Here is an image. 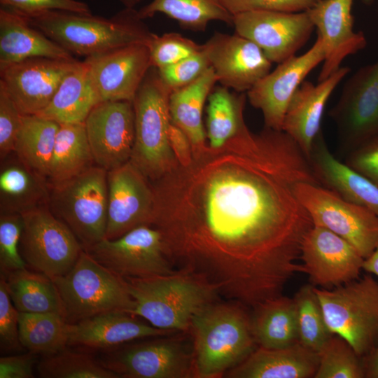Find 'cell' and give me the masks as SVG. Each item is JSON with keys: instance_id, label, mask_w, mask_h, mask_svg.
Here are the masks:
<instances>
[{"instance_id": "obj_15", "label": "cell", "mask_w": 378, "mask_h": 378, "mask_svg": "<svg viewBox=\"0 0 378 378\" xmlns=\"http://www.w3.org/2000/svg\"><path fill=\"white\" fill-rule=\"evenodd\" d=\"M300 258L301 272L308 275L311 284L327 289L358 279L364 262L346 239L314 225L302 240Z\"/></svg>"}, {"instance_id": "obj_19", "label": "cell", "mask_w": 378, "mask_h": 378, "mask_svg": "<svg viewBox=\"0 0 378 378\" xmlns=\"http://www.w3.org/2000/svg\"><path fill=\"white\" fill-rule=\"evenodd\" d=\"M330 115L346 143L363 144L378 134V59L347 79Z\"/></svg>"}, {"instance_id": "obj_6", "label": "cell", "mask_w": 378, "mask_h": 378, "mask_svg": "<svg viewBox=\"0 0 378 378\" xmlns=\"http://www.w3.org/2000/svg\"><path fill=\"white\" fill-rule=\"evenodd\" d=\"M52 280L69 323L112 311L129 313L135 306L127 280L85 249L69 272Z\"/></svg>"}, {"instance_id": "obj_12", "label": "cell", "mask_w": 378, "mask_h": 378, "mask_svg": "<svg viewBox=\"0 0 378 378\" xmlns=\"http://www.w3.org/2000/svg\"><path fill=\"white\" fill-rule=\"evenodd\" d=\"M99 361L120 377H194L193 354L180 339L164 337L108 350Z\"/></svg>"}, {"instance_id": "obj_35", "label": "cell", "mask_w": 378, "mask_h": 378, "mask_svg": "<svg viewBox=\"0 0 378 378\" xmlns=\"http://www.w3.org/2000/svg\"><path fill=\"white\" fill-rule=\"evenodd\" d=\"M59 124L38 115H23L15 143L16 155L48 178Z\"/></svg>"}, {"instance_id": "obj_44", "label": "cell", "mask_w": 378, "mask_h": 378, "mask_svg": "<svg viewBox=\"0 0 378 378\" xmlns=\"http://www.w3.org/2000/svg\"><path fill=\"white\" fill-rule=\"evenodd\" d=\"M22 114L5 88L0 85V158L5 160L14 152Z\"/></svg>"}, {"instance_id": "obj_9", "label": "cell", "mask_w": 378, "mask_h": 378, "mask_svg": "<svg viewBox=\"0 0 378 378\" xmlns=\"http://www.w3.org/2000/svg\"><path fill=\"white\" fill-rule=\"evenodd\" d=\"M21 216L20 249L27 266L52 279L69 272L83 248L68 226L52 214L48 204Z\"/></svg>"}, {"instance_id": "obj_45", "label": "cell", "mask_w": 378, "mask_h": 378, "mask_svg": "<svg viewBox=\"0 0 378 378\" xmlns=\"http://www.w3.org/2000/svg\"><path fill=\"white\" fill-rule=\"evenodd\" d=\"M19 311L11 301L5 278H0V347L1 351H18L22 348L19 339Z\"/></svg>"}, {"instance_id": "obj_27", "label": "cell", "mask_w": 378, "mask_h": 378, "mask_svg": "<svg viewBox=\"0 0 378 378\" xmlns=\"http://www.w3.org/2000/svg\"><path fill=\"white\" fill-rule=\"evenodd\" d=\"M309 160L319 181L328 188L378 216V186L335 158L328 149L321 132L314 141Z\"/></svg>"}, {"instance_id": "obj_37", "label": "cell", "mask_w": 378, "mask_h": 378, "mask_svg": "<svg viewBox=\"0 0 378 378\" xmlns=\"http://www.w3.org/2000/svg\"><path fill=\"white\" fill-rule=\"evenodd\" d=\"M246 93H232L218 86L208 97L206 135L208 145L217 148L234 136L244 122Z\"/></svg>"}, {"instance_id": "obj_7", "label": "cell", "mask_w": 378, "mask_h": 378, "mask_svg": "<svg viewBox=\"0 0 378 378\" xmlns=\"http://www.w3.org/2000/svg\"><path fill=\"white\" fill-rule=\"evenodd\" d=\"M107 172L93 165L69 179L49 183L50 209L68 226L85 250L105 238Z\"/></svg>"}, {"instance_id": "obj_20", "label": "cell", "mask_w": 378, "mask_h": 378, "mask_svg": "<svg viewBox=\"0 0 378 378\" xmlns=\"http://www.w3.org/2000/svg\"><path fill=\"white\" fill-rule=\"evenodd\" d=\"M78 61L34 57L0 70L1 85L22 115H37L50 103Z\"/></svg>"}, {"instance_id": "obj_49", "label": "cell", "mask_w": 378, "mask_h": 378, "mask_svg": "<svg viewBox=\"0 0 378 378\" xmlns=\"http://www.w3.org/2000/svg\"><path fill=\"white\" fill-rule=\"evenodd\" d=\"M35 354L29 352L1 357L0 378H33Z\"/></svg>"}, {"instance_id": "obj_48", "label": "cell", "mask_w": 378, "mask_h": 378, "mask_svg": "<svg viewBox=\"0 0 378 378\" xmlns=\"http://www.w3.org/2000/svg\"><path fill=\"white\" fill-rule=\"evenodd\" d=\"M347 164L378 186V134L363 143Z\"/></svg>"}, {"instance_id": "obj_25", "label": "cell", "mask_w": 378, "mask_h": 378, "mask_svg": "<svg viewBox=\"0 0 378 378\" xmlns=\"http://www.w3.org/2000/svg\"><path fill=\"white\" fill-rule=\"evenodd\" d=\"M34 57L75 60L73 55L33 27L22 14L0 8V70Z\"/></svg>"}, {"instance_id": "obj_50", "label": "cell", "mask_w": 378, "mask_h": 378, "mask_svg": "<svg viewBox=\"0 0 378 378\" xmlns=\"http://www.w3.org/2000/svg\"><path fill=\"white\" fill-rule=\"evenodd\" d=\"M171 148L181 165L188 164L192 159L191 142L187 134L172 121L168 132Z\"/></svg>"}, {"instance_id": "obj_13", "label": "cell", "mask_w": 378, "mask_h": 378, "mask_svg": "<svg viewBox=\"0 0 378 378\" xmlns=\"http://www.w3.org/2000/svg\"><path fill=\"white\" fill-rule=\"evenodd\" d=\"M235 33L255 43L273 63L295 55L315 27L306 11L252 10L233 15Z\"/></svg>"}, {"instance_id": "obj_23", "label": "cell", "mask_w": 378, "mask_h": 378, "mask_svg": "<svg viewBox=\"0 0 378 378\" xmlns=\"http://www.w3.org/2000/svg\"><path fill=\"white\" fill-rule=\"evenodd\" d=\"M350 71L348 66H341L316 85L304 80L289 103L282 130L298 144L308 159L314 141L321 133V124L327 102Z\"/></svg>"}, {"instance_id": "obj_53", "label": "cell", "mask_w": 378, "mask_h": 378, "mask_svg": "<svg viewBox=\"0 0 378 378\" xmlns=\"http://www.w3.org/2000/svg\"><path fill=\"white\" fill-rule=\"evenodd\" d=\"M142 0H120L125 8H134Z\"/></svg>"}, {"instance_id": "obj_41", "label": "cell", "mask_w": 378, "mask_h": 378, "mask_svg": "<svg viewBox=\"0 0 378 378\" xmlns=\"http://www.w3.org/2000/svg\"><path fill=\"white\" fill-rule=\"evenodd\" d=\"M153 67L161 69L173 64L202 49V45L176 33L154 34L148 44Z\"/></svg>"}, {"instance_id": "obj_47", "label": "cell", "mask_w": 378, "mask_h": 378, "mask_svg": "<svg viewBox=\"0 0 378 378\" xmlns=\"http://www.w3.org/2000/svg\"><path fill=\"white\" fill-rule=\"evenodd\" d=\"M0 4L24 15L48 10L92 14L88 4L78 0H0Z\"/></svg>"}, {"instance_id": "obj_21", "label": "cell", "mask_w": 378, "mask_h": 378, "mask_svg": "<svg viewBox=\"0 0 378 378\" xmlns=\"http://www.w3.org/2000/svg\"><path fill=\"white\" fill-rule=\"evenodd\" d=\"M220 85L246 93L271 69L272 62L253 41L237 34L215 32L203 44Z\"/></svg>"}, {"instance_id": "obj_26", "label": "cell", "mask_w": 378, "mask_h": 378, "mask_svg": "<svg viewBox=\"0 0 378 378\" xmlns=\"http://www.w3.org/2000/svg\"><path fill=\"white\" fill-rule=\"evenodd\" d=\"M318 365V353L300 342L281 349L257 347L225 373L233 378H309Z\"/></svg>"}, {"instance_id": "obj_40", "label": "cell", "mask_w": 378, "mask_h": 378, "mask_svg": "<svg viewBox=\"0 0 378 378\" xmlns=\"http://www.w3.org/2000/svg\"><path fill=\"white\" fill-rule=\"evenodd\" d=\"M318 365L314 378L365 377L364 366L350 344L332 335L318 352Z\"/></svg>"}, {"instance_id": "obj_18", "label": "cell", "mask_w": 378, "mask_h": 378, "mask_svg": "<svg viewBox=\"0 0 378 378\" xmlns=\"http://www.w3.org/2000/svg\"><path fill=\"white\" fill-rule=\"evenodd\" d=\"M92 84L99 99L133 102L153 67L148 45L131 44L85 57Z\"/></svg>"}, {"instance_id": "obj_16", "label": "cell", "mask_w": 378, "mask_h": 378, "mask_svg": "<svg viewBox=\"0 0 378 378\" xmlns=\"http://www.w3.org/2000/svg\"><path fill=\"white\" fill-rule=\"evenodd\" d=\"M108 220L105 238L117 239L151 225L155 195L150 181L130 160L107 172Z\"/></svg>"}, {"instance_id": "obj_52", "label": "cell", "mask_w": 378, "mask_h": 378, "mask_svg": "<svg viewBox=\"0 0 378 378\" xmlns=\"http://www.w3.org/2000/svg\"><path fill=\"white\" fill-rule=\"evenodd\" d=\"M363 270L368 274H372L378 276V244L373 252L364 259Z\"/></svg>"}, {"instance_id": "obj_24", "label": "cell", "mask_w": 378, "mask_h": 378, "mask_svg": "<svg viewBox=\"0 0 378 378\" xmlns=\"http://www.w3.org/2000/svg\"><path fill=\"white\" fill-rule=\"evenodd\" d=\"M124 311H112L71 323L69 345L111 350L126 342L171 335L174 331L157 328Z\"/></svg>"}, {"instance_id": "obj_54", "label": "cell", "mask_w": 378, "mask_h": 378, "mask_svg": "<svg viewBox=\"0 0 378 378\" xmlns=\"http://www.w3.org/2000/svg\"><path fill=\"white\" fill-rule=\"evenodd\" d=\"M362 1L365 4H370L372 1V0H362Z\"/></svg>"}, {"instance_id": "obj_46", "label": "cell", "mask_w": 378, "mask_h": 378, "mask_svg": "<svg viewBox=\"0 0 378 378\" xmlns=\"http://www.w3.org/2000/svg\"><path fill=\"white\" fill-rule=\"evenodd\" d=\"M319 0H222L232 15L252 11L302 12L314 6Z\"/></svg>"}, {"instance_id": "obj_5", "label": "cell", "mask_w": 378, "mask_h": 378, "mask_svg": "<svg viewBox=\"0 0 378 378\" xmlns=\"http://www.w3.org/2000/svg\"><path fill=\"white\" fill-rule=\"evenodd\" d=\"M170 93L158 69L152 67L133 100L135 137L130 161L150 182L160 178L178 164L168 136L172 122L169 108Z\"/></svg>"}, {"instance_id": "obj_42", "label": "cell", "mask_w": 378, "mask_h": 378, "mask_svg": "<svg viewBox=\"0 0 378 378\" xmlns=\"http://www.w3.org/2000/svg\"><path fill=\"white\" fill-rule=\"evenodd\" d=\"M23 226L19 214H1L0 216V269L1 274L27 267L20 249Z\"/></svg>"}, {"instance_id": "obj_10", "label": "cell", "mask_w": 378, "mask_h": 378, "mask_svg": "<svg viewBox=\"0 0 378 378\" xmlns=\"http://www.w3.org/2000/svg\"><path fill=\"white\" fill-rule=\"evenodd\" d=\"M297 197L314 225L325 227L351 244L365 259L378 244V216L318 183L301 182Z\"/></svg>"}, {"instance_id": "obj_51", "label": "cell", "mask_w": 378, "mask_h": 378, "mask_svg": "<svg viewBox=\"0 0 378 378\" xmlns=\"http://www.w3.org/2000/svg\"><path fill=\"white\" fill-rule=\"evenodd\" d=\"M365 377L378 378V346L370 353L366 364L364 366Z\"/></svg>"}, {"instance_id": "obj_2", "label": "cell", "mask_w": 378, "mask_h": 378, "mask_svg": "<svg viewBox=\"0 0 378 378\" xmlns=\"http://www.w3.org/2000/svg\"><path fill=\"white\" fill-rule=\"evenodd\" d=\"M24 16L71 55L85 57L131 44L148 45L154 35L134 8L125 7L111 18L62 10Z\"/></svg>"}, {"instance_id": "obj_39", "label": "cell", "mask_w": 378, "mask_h": 378, "mask_svg": "<svg viewBox=\"0 0 378 378\" xmlns=\"http://www.w3.org/2000/svg\"><path fill=\"white\" fill-rule=\"evenodd\" d=\"M36 369L39 377L43 378H119L99 360L66 348L54 354L44 356Z\"/></svg>"}, {"instance_id": "obj_22", "label": "cell", "mask_w": 378, "mask_h": 378, "mask_svg": "<svg viewBox=\"0 0 378 378\" xmlns=\"http://www.w3.org/2000/svg\"><path fill=\"white\" fill-rule=\"evenodd\" d=\"M353 3L354 0H319L307 10L324 46L325 59L318 82L337 71L346 57L367 45L363 32L354 29Z\"/></svg>"}, {"instance_id": "obj_14", "label": "cell", "mask_w": 378, "mask_h": 378, "mask_svg": "<svg viewBox=\"0 0 378 378\" xmlns=\"http://www.w3.org/2000/svg\"><path fill=\"white\" fill-rule=\"evenodd\" d=\"M324 59L323 43L317 35L307 51L278 64L246 92L251 105L262 112L265 127L282 130L284 118L293 96L307 76Z\"/></svg>"}, {"instance_id": "obj_3", "label": "cell", "mask_w": 378, "mask_h": 378, "mask_svg": "<svg viewBox=\"0 0 378 378\" xmlns=\"http://www.w3.org/2000/svg\"><path fill=\"white\" fill-rule=\"evenodd\" d=\"M194 377L225 374L242 362L257 345L251 316L237 304L212 302L192 318Z\"/></svg>"}, {"instance_id": "obj_29", "label": "cell", "mask_w": 378, "mask_h": 378, "mask_svg": "<svg viewBox=\"0 0 378 378\" xmlns=\"http://www.w3.org/2000/svg\"><path fill=\"white\" fill-rule=\"evenodd\" d=\"M99 102L86 62L78 61L63 78L48 105L37 115L59 124L84 122Z\"/></svg>"}, {"instance_id": "obj_4", "label": "cell", "mask_w": 378, "mask_h": 378, "mask_svg": "<svg viewBox=\"0 0 378 378\" xmlns=\"http://www.w3.org/2000/svg\"><path fill=\"white\" fill-rule=\"evenodd\" d=\"M130 293L135 302L130 314L166 330H189L192 316L214 302L217 289L197 274L181 269L148 278H128Z\"/></svg>"}, {"instance_id": "obj_36", "label": "cell", "mask_w": 378, "mask_h": 378, "mask_svg": "<svg viewBox=\"0 0 378 378\" xmlns=\"http://www.w3.org/2000/svg\"><path fill=\"white\" fill-rule=\"evenodd\" d=\"M71 323L58 314H19V339L35 354H54L69 345Z\"/></svg>"}, {"instance_id": "obj_43", "label": "cell", "mask_w": 378, "mask_h": 378, "mask_svg": "<svg viewBox=\"0 0 378 378\" xmlns=\"http://www.w3.org/2000/svg\"><path fill=\"white\" fill-rule=\"evenodd\" d=\"M211 66L204 50L173 64L157 69L160 77L171 92L183 88L198 78Z\"/></svg>"}, {"instance_id": "obj_38", "label": "cell", "mask_w": 378, "mask_h": 378, "mask_svg": "<svg viewBox=\"0 0 378 378\" xmlns=\"http://www.w3.org/2000/svg\"><path fill=\"white\" fill-rule=\"evenodd\" d=\"M293 299L297 312L299 342L318 353L334 334L327 326L314 286H302Z\"/></svg>"}, {"instance_id": "obj_17", "label": "cell", "mask_w": 378, "mask_h": 378, "mask_svg": "<svg viewBox=\"0 0 378 378\" xmlns=\"http://www.w3.org/2000/svg\"><path fill=\"white\" fill-rule=\"evenodd\" d=\"M84 122L96 165L109 171L130 160L135 137L133 102H101Z\"/></svg>"}, {"instance_id": "obj_28", "label": "cell", "mask_w": 378, "mask_h": 378, "mask_svg": "<svg viewBox=\"0 0 378 378\" xmlns=\"http://www.w3.org/2000/svg\"><path fill=\"white\" fill-rule=\"evenodd\" d=\"M16 155L4 162L0 172L1 214H19L48 204L50 186Z\"/></svg>"}, {"instance_id": "obj_1", "label": "cell", "mask_w": 378, "mask_h": 378, "mask_svg": "<svg viewBox=\"0 0 378 378\" xmlns=\"http://www.w3.org/2000/svg\"><path fill=\"white\" fill-rule=\"evenodd\" d=\"M301 182L321 183L298 144L244 121L222 146L192 149L188 164L150 182L151 226L173 265L255 307L302 271L296 260L313 222L295 192Z\"/></svg>"}, {"instance_id": "obj_30", "label": "cell", "mask_w": 378, "mask_h": 378, "mask_svg": "<svg viewBox=\"0 0 378 378\" xmlns=\"http://www.w3.org/2000/svg\"><path fill=\"white\" fill-rule=\"evenodd\" d=\"M254 308L251 316L256 344L266 349H281L299 342L295 300L282 295L267 299Z\"/></svg>"}, {"instance_id": "obj_31", "label": "cell", "mask_w": 378, "mask_h": 378, "mask_svg": "<svg viewBox=\"0 0 378 378\" xmlns=\"http://www.w3.org/2000/svg\"><path fill=\"white\" fill-rule=\"evenodd\" d=\"M217 82L215 72L210 66L193 82L170 93L171 120L187 134L192 149L207 144L202 121L203 109Z\"/></svg>"}, {"instance_id": "obj_33", "label": "cell", "mask_w": 378, "mask_h": 378, "mask_svg": "<svg viewBox=\"0 0 378 378\" xmlns=\"http://www.w3.org/2000/svg\"><path fill=\"white\" fill-rule=\"evenodd\" d=\"M93 163L85 122L59 124L48 176L49 183L69 179Z\"/></svg>"}, {"instance_id": "obj_34", "label": "cell", "mask_w": 378, "mask_h": 378, "mask_svg": "<svg viewBox=\"0 0 378 378\" xmlns=\"http://www.w3.org/2000/svg\"><path fill=\"white\" fill-rule=\"evenodd\" d=\"M137 12L143 20L158 13L164 14L182 28L194 31H204L211 21L232 25L233 20L222 0H153Z\"/></svg>"}, {"instance_id": "obj_32", "label": "cell", "mask_w": 378, "mask_h": 378, "mask_svg": "<svg viewBox=\"0 0 378 378\" xmlns=\"http://www.w3.org/2000/svg\"><path fill=\"white\" fill-rule=\"evenodd\" d=\"M1 275L5 278L11 301L20 312L55 313L65 318L57 288L47 275L27 267Z\"/></svg>"}, {"instance_id": "obj_11", "label": "cell", "mask_w": 378, "mask_h": 378, "mask_svg": "<svg viewBox=\"0 0 378 378\" xmlns=\"http://www.w3.org/2000/svg\"><path fill=\"white\" fill-rule=\"evenodd\" d=\"M85 251L100 264L124 279L148 278L175 272L160 232L141 225L114 239H104Z\"/></svg>"}, {"instance_id": "obj_8", "label": "cell", "mask_w": 378, "mask_h": 378, "mask_svg": "<svg viewBox=\"0 0 378 378\" xmlns=\"http://www.w3.org/2000/svg\"><path fill=\"white\" fill-rule=\"evenodd\" d=\"M327 326L358 356L378 341V282L369 274L332 290L314 286Z\"/></svg>"}]
</instances>
